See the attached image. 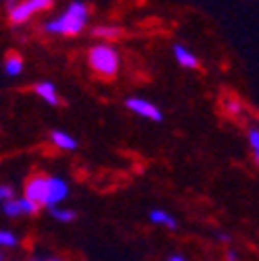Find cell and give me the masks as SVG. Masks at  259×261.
I'll use <instances>...</instances> for the list:
<instances>
[{"label":"cell","instance_id":"15","mask_svg":"<svg viewBox=\"0 0 259 261\" xmlns=\"http://www.w3.org/2000/svg\"><path fill=\"white\" fill-rule=\"evenodd\" d=\"M93 36L100 42H112L122 36V29L114 25H100V27H93Z\"/></svg>","mask_w":259,"mask_h":261},{"label":"cell","instance_id":"4","mask_svg":"<svg viewBox=\"0 0 259 261\" xmlns=\"http://www.w3.org/2000/svg\"><path fill=\"white\" fill-rule=\"evenodd\" d=\"M71 197V182L62 174H48L46 176V195H44V210L64 205Z\"/></svg>","mask_w":259,"mask_h":261},{"label":"cell","instance_id":"19","mask_svg":"<svg viewBox=\"0 0 259 261\" xmlns=\"http://www.w3.org/2000/svg\"><path fill=\"white\" fill-rule=\"evenodd\" d=\"M224 261H241V257H239V253L235 249H228L226 255H224Z\"/></svg>","mask_w":259,"mask_h":261},{"label":"cell","instance_id":"3","mask_svg":"<svg viewBox=\"0 0 259 261\" xmlns=\"http://www.w3.org/2000/svg\"><path fill=\"white\" fill-rule=\"evenodd\" d=\"M54 0H19L17 5L9 9V21L13 25H25L40 13L50 11Z\"/></svg>","mask_w":259,"mask_h":261},{"label":"cell","instance_id":"14","mask_svg":"<svg viewBox=\"0 0 259 261\" xmlns=\"http://www.w3.org/2000/svg\"><path fill=\"white\" fill-rule=\"evenodd\" d=\"M21 247V237L11 228H0V251H13Z\"/></svg>","mask_w":259,"mask_h":261},{"label":"cell","instance_id":"2","mask_svg":"<svg viewBox=\"0 0 259 261\" xmlns=\"http://www.w3.org/2000/svg\"><path fill=\"white\" fill-rule=\"evenodd\" d=\"M87 64L98 77L114 79L120 71V54L112 42H98L87 50Z\"/></svg>","mask_w":259,"mask_h":261},{"label":"cell","instance_id":"17","mask_svg":"<svg viewBox=\"0 0 259 261\" xmlns=\"http://www.w3.org/2000/svg\"><path fill=\"white\" fill-rule=\"evenodd\" d=\"M224 110H226V114H230V116H241L243 114V102L239 100V97H226L224 100Z\"/></svg>","mask_w":259,"mask_h":261},{"label":"cell","instance_id":"8","mask_svg":"<svg viewBox=\"0 0 259 261\" xmlns=\"http://www.w3.org/2000/svg\"><path fill=\"white\" fill-rule=\"evenodd\" d=\"M48 141L54 149L58 151H77L79 149V141L69 133V130H62V128H52Z\"/></svg>","mask_w":259,"mask_h":261},{"label":"cell","instance_id":"5","mask_svg":"<svg viewBox=\"0 0 259 261\" xmlns=\"http://www.w3.org/2000/svg\"><path fill=\"white\" fill-rule=\"evenodd\" d=\"M0 207H3V214H5L7 218H13V220L36 216V214L42 210L38 203L29 201L27 197H23V195H15V197L3 201V203H0Z\"/></svg>","mask_w":259,"mask_h":261},{"label":"cell","instance_id":"1","mask_svg":"<svg viewBox=\"0 0 259 261\" xmlns=\"http://www.w3.org/2000/svg\"><path fill=\"white\" fill-rule=\"evenodd\" d=\"M89 23V7L85 3H71L60 15L48 19L42 29L48 36H62V38H73L79 36Z\"/></svg>","mask_w":259,"mask_h":261},{"label":"cell","instance_id":"23","mask_svg":"<svg viewBox=\"0 0 259 261\" xmlns=\"http://www.w3.org/2000/svg\"><path fill=\"white\" fill-rule=\"evenodd\" d=\"M0 261H7V257H5V253L0 251Z\"/></svg>","mask_w":259,"mask_h":261},{"label":"cell","instance_id":"12","mask_svg":"<svg viewBox=\"0 0 259 261\" xmlns=\"http://www.w3.org/2000/svg\"><path fill=\"white\" fill-rule=\"evenodd\" d=\"M3 69H5V75H7V77L15 79V77H21V75H23L25 62H23V58H21L19 54L9 52V54L5 56V60H3Z\"/></svg>","mask_w":259,"mask_h":261},{"label":"cell","instance_id":"13","mask_svg":"<svg viewBox=\"0 0 259 261\" xmlns=\"http://www.w3.org/2000/svg\"><path fill=\"white\" fill-rule=\"evenodd\" d=\"M50 214V218L58 224H73L77 220V212L73 207H67V205H56V207H50L46 210Z\"/></svg>","mask_w":259,"mask_h":261},{"label":"cell","instance_id":"18","mask_svg":"<svg viewBox=\"0 0 259 261\" xmlns=\"http://www.w3.org/2000/svg\"><path fill=\"white\" fill-rule=\"evenodd\" d=\"M15 187L13 185H7V182H0V203L3 201H7V199H11V197H15Z\"/></svg>","mask_w":259,"mask_h":261},{"label":"cell","instance_id":"7","mask_svg":"<svg viewBox=\"0 0 259 261\" xmlns=\"http://www.w3.org/2000/svg\"><path fill=\"white\" fill-rule=\"evenodd\" d=\"M46 172H36L31 174L25 182H23V197H27L29 201H34L42 207L44 203V195H46Z\"/></svg>","mask_w":259,"mask_h":261},{"label":"cell","instance_id":"22","mask_svg":"<svg viewBox=\"0 0 259 261\" xmlns=\"http://www.w3.org/2000/svg\"><path fill=\"white\" fill-rule=\"evenodd\" d=\"M17 3H19V0H7V7L11 9V7H13V5H17Z\"/></svg>","mask_w":259,"mask_h":261},{"label":"cell","instance_id":"6","mask_svg":"<svg viewBox=\"0 0 259 261\" xmlns=\"http://www.w3.org/2000/svg\"><path fill=\"white\" fill-rule=\"evenodd\" d=\"M124 106H126L128 112H133L139 118H145V120H151V122H162V120H164V114H162V110L153 102L145 100V97H141V95L126 97Z\"/></svg>","mask_w":259,"mask_h":261},{"label":"cell","instance_id":"9","mask_svg":"<svg viewBox=\"0 0 259 261\" xmlns=\"http://www.w3.org/2000/svg\"><path fill=\"white\" fill-rule=\"evenodd\" d=\"M34 93L40 97V100L48 106H60V93H58V87L52 83V81H38L34 85Z\"/></svg>","mask_w":259,"mask_h":261},{"label":"cell","instance_id":"16","mask_svg":"<svg viewBox=\"0 0 259 261\" xmlns=\"http://www.w3.org/2000/svg\"><path fill=\"white\" fill-rule=\"evenodd\" d=\"M247 143H249V149L253 153L255 164H259V126H249V130H247Z\"/></svg>","mask_w":259,"mask_h":261},{"label":"cell","instance_id":"10","mask_svg":"<svg viewBox=\"0 0 259 261\" xmlns=\"http://www.w3.org/2000/svg\"><path fill=\"white\" fill-rule=\"evenodd\" d=\"M147 218H149V222H151L153 226H160V228H164V230H170V232H176V230H178V220H176L170 212L162 210V207L149 210Z\"/></svg>","mask_w":259,"mask_h":261},{"label":"cell","instance_id":"21","mask_svg":"<svg viewBox=\"0 0 259 261\" xmlns=\"http://www.w3.org/2000/svg\"><path fill=\"white\" fill-rule=\"evenodd\" d=\"M166 261H189V259L185 255H180V253H172V255L166 257Z\"/></svg>","mask_w":259,"mask_h":261},{"label":"cell","instance_id":"20","mask_svg":"<svg viewBox=\"0 0 259 261\" xmlns=\"http://www.w3.org/2000/svg\"><path fill=\"white\" fill-rule=\"evenodd\" d=\"M216 239H218V241H220V243H222V245H228V243H230V241H232V239H230V234H228V232H218V234H216Z\"/></svg>","mask_w":259,"mask_h":261},{"label":"cell","instance_id":"11","mask_svg":"<svg viewBox=\"0 0 259 261\" xmlns=\"http://www.w3.org/2000/svg\"><path fill=\"white\" fill-rule=\"evenodd\" d=\"M172 54H174L176 62L180 64L183 69H197L199 67V58L193 54L185 44H174L172 46Z\"/></svg>","mask_w":259,"mask_h":261}]
</instances>
